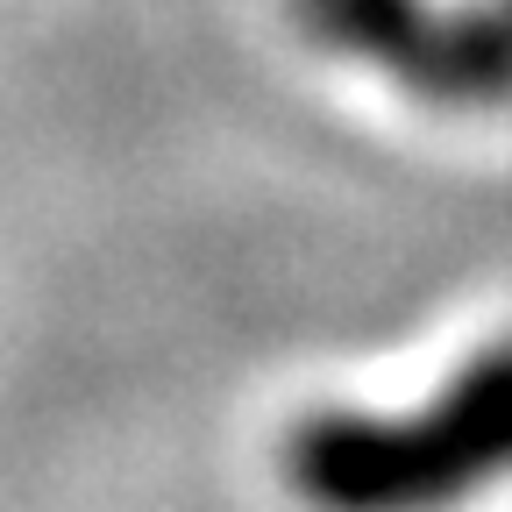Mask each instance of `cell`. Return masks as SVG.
<instances>
[{"label": "cell", "mask_w": 512, "mask_h": 512, "mask_svg": "<svg viewBox=\"0 0 512 512\" xmlns=\"http://www.w3.org/2000/svg\"><path fill=\"white\" fill-rule=\"evenodd\" d=\"M512 477V335H491L420 406L306 413L285 484L313 512H456Z\"/></svg>", "instance_id": "6da1fadb"}, {"label": "cell", "mask_w": 512, "mask_h": 512, "mask_svg": "<svg viewBox=\"0 0 512 512\" xmlns=\"http://www.w3.org/2000/svg\"><path fill=\"white\" fill-rule=\"evenodd\" d=\"M299 36L420 107H512V0H285Z\"/></svg>", "instance_id": "7a4b0ae2"}]
</instances>
